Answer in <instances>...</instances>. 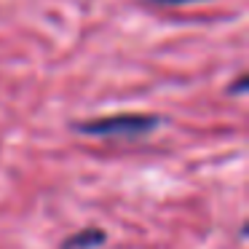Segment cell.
<instances>
[{"mask_svg": "<svg viewBox=\"0 0 249 249\" xmlns=\"http://www.w3.org/2000/svg\"><path fill=\"white\" fill-rule=\"evenodd\" d=\"M163 126V118L156 113H115L105 118L81 121L72 129L86 137H102V140H140L153 134Z\"/></svg>", "mask_w": 249, "mask_h": 249, "instance_id": "1", "label": "cell"}, {"mask_svg": "<svg viewBox=\"0 0 249 249\" xmlns=\"http://www.w3.org/2000/svg\"><path fill=\"white\" fill-rule=\"evenodd\" d=\"M102 241H105V233L97 231V228H89V231L72 236L70 241H65V249H86V247H97Z\"/></svg>", "mask_w": 249, "mask_h": 249, "instance_id": "2", "label": "cell"}, {"mask_svg": "<svg viewBox=\"0 0 249 249\" xmlns=\"http://www.w3.org/2000/svg\"><path fill=\"white\" fill-rule=\"evenodd\" d=\"M156 6H188V3H204V0H147Z\"/></svg>", "mask_w": 249, "mask_h": 249, "instance_id": "3", "label": "cell"}]
</instances>
